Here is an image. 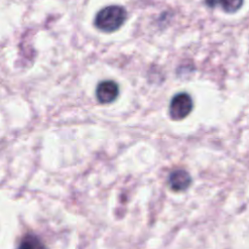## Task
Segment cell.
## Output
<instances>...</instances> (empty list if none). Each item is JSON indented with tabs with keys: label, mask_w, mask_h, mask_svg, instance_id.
<instances>
[{
	"label": "cell",
	"mask_w": 249,
	"mask_h": 249,
	"mask_svg": "<svg viewBox=\"0 0 249 249\" xmlns=\"http://www.w3.org/2000/svg\"><path fill=\"white\" fill-rule=\"evenodd\" d=\"M97 100L102 104H107L115 101L119 95V86L111 80L100 82L95 90Z\"/></svg>",
	"instance_id": "obj_3"
},
{
	"label": "cell",
	"mask_w": 249,
	"mask_h": 249,
	"mask_svg": "<svg viewBox=\"0 0 249 249\" xmlns=\"http://www.w3.org/2000/svg\"><path fill=\"white\" fill-rule=\"evenodd\" d=\"M126 18V12L122 6L111 5L101 9L94 19V25L103 32H114Z\"/></svg>",
	"instance_id": "obj_1"
},
{
	"label": "cell",
	"mask_w": 249,
	"mask_h": 249,
	"mask_svg": "<svg viewBox=\"0 0 249 249\" xmlns=\"http://www.w3.org/2000/svg\"><path fill=\"white\" fill-rule=\"evenodd\" d=\"M194 108V103L191 95L186 92L175 94L169 103V116L174 121L185 119L190 115Z\"/></svg>",
	"instance_id": "obj_2"
},
{
	"label": "cell",
	"mask_w": 249,
	"mask_h": 249,
	"mask_svg": "<svg viewBox=\"0 0 249 249\" xmlns=\"http://www.w3.org/2000/svg\"><path fill=\"white\" fill-rule=\"evenodd\" d=\"M192 184V177L184 169H176L168 175V185L174 192H183Z\"/></svg>",
	"instance_id": "obj_4"
},
{
	"label": "cell",
	"mask_w": 249,
	"mask_h": 249,
	"mask_svg": "<svg viewBox=\"0 0 249 249\" xmlns=\"http://www.w3.org/2000/svg\"><path fill=\"white\" fill-rule=\"evenodd\" d=\"M20 247H38V246H42L40 244V242L38 241V239L33 236V235H26L22 240L21 243L19 245Z\"/></svg>",
	"instance_id": "obj_6"
},
{
	"label": "cell",
	"mask_w": 249,
	"mask_h": 249,
	"mask_svg": "<svg viewBox=\"0 0 249 249\" xmlns=\"http://www.w3.org/2000/svg\"><path fill=\"white\" fill-rule=\"evenodd\" d=\"M243 0H220L222 8L227 13L236 12L242 5Z\"/></svg>",
	"instance_id": "obj_5"
}]
</instances>
